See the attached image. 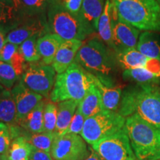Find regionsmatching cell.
Returning <instances> with one entry per match:
<instances>
[{
	"mask_svg": "<svg viewBox=\"0 0 160 160\" xmlns=\"http://www.w3.org/2000/svg\"><path fill=\"white\" fill-rule=\"evenodd\" d=\"M12 141L13 137L10 126L0 122V157L7 155Z\"/></svg>",
	"mask_w": 160,
	"mask_h": 160,
	"instance_id": "32",
	"label": "cell"
},
{
	"mask_svg": "<svg viewBox=\"0 0 160 160\" xmlns=\"http://www.w3.org/2000/svg\"><path fill=\"white\" fill-rule=\"evenodd\" d=\"M0 160H9L8 158L7 155H4V156H2V157H0Z\"/></svg>",
	"mask_w": 160,
	"mask_h": 160,
	"instance_id": "41",
	"label": "cell"
},
{
	"mask_svg": "<svg viewBox=\"0 0 160 160\" xmlns=\"http://www.w3.org/2000/svg\"><path fill=\"white\" fill-rule=\"evenodd\" d=\"M82 44L83 42L79 40L63 41L51 65L57 74L65 72L72 64L75 62L78 51Z\"/></svg>",
	"mask_w": 160,
	"mask_h": 160,
	"instance_id": "14",
	"label": "cell"
},
{
	"mask_svg": "<svg viewBox=\"0 0 160 160\" xmlns=\"http://www.w3.org/2000/svg\"><path fill=\"white\" fill-rule=\"evenodd\" d=\"M94 82L101 95L103 109L106 111L117 112L122 94L121 88L114 85H105L95 76Z\"/></svg>",
	"mask_w": 160,
	"mask_h": 160,
	"instance_id": "17",
	"label": "cell"
},
{
	"mask_svg": "<svg viewBox=\"0 0 160 160\" xmlns=\"http://www.w3.org/2000/svg\"><path fill=\"white\" fill-rule=\"evenodd\" d=\"M0 61L10 64L19 77L22 76L27 69L25 60L19 51V45L14 44L6 42L0 51Z\"/></svg>",
	"mask_w": 160,
	"mask_h": 160,
	"instance_id": "20",
	"label": "cell"
},
{
	"mask_svg": "<svg viewBox=\"0 0 160 160\" xmlns=\"http://www.w3.org/2000/svg\"><path fill=\"white\" fill-rule=\"evenodd\" d=\"M116 57L118 65L125 71L144 68L160 76V60L146 57L136 48L118 51Z\"/></svg>",
	"mask_w": 160,
	"mask_h": 160,
	"instance_id": "11",
	"label": "cell"
},
{
	"mask_svg": "<svg viewBox=\"0 0 160 160\" xmlns=\"http://www.w3.org/2000/svg\"><path fill=\"white\" fill-rule=\"evenodd\" d=\"M17 12L13 6L0 0V27L12 21Z\"/></svg>",
	"mask_w": 160,
	"mask_h": 160,
	"instance_id": "35",
	"label": "cell"
},
{
	"mask_svg": "<svg viewBox=\"0 0 160 160\" xmlns=\"http://www.w3.org/2000/svg\"><path fill=\"white\" fill-rule=\"evenodd\" d=\"M64 40L54 33H47L38 39L37 48L41 56V64L51 65Z\"/></svg>",
	"mask_w": 160,
	"mask_h": 160,
	"instance_id": "16",
	"label": "cell"
},
{
	"mask_svg": "<svg viewBox=\"0 0 160 160\" xmlns=\"http://www.w3.org/2000/svg\"><path fill=\"white\" fill-rule=\"evenodd\" d=\"M125 129L137 160L160 159V128L134 113L125 119Z\"/></svg>",
	"mask_w": 160,
	"mask_h": 160,
	"instance_id": "4",
	"label": "cell"
},
{
	"mask_svg": "<svg viewBox=\"0 0 160 160\" xmlns=\"http://www.w3.org/2000/svg\"><path fill=\"white\" fill-rule=\"evenodd\" d=\"M34 148L24 137L13 139L7 153L9 160H29Z\"/></svg>",
	"mask_w": 160,
	"mask_h": 160,
	"instance_id": "26",
	"label": "cell"
},
{
	"mask_svg": "<svg viewBox=\"0 0 160 160\" xmlns=\"http://www.w3.org/2000/svg\"><path fill=\"white\" fill-rule=\"evenodd\" d=\"M105 160H137L125 127L91 145Z\"/></svg>",
	"mask_w": 160,
	"mask_h": 160,
	"instance_id": "8",
	"label": "cell"
},
{
	"mask_svg": "<svg viewBox=\"0 0 160 160\" xmlns=\"http://www.w3.org/2000/svg\"><path fill=\"white\" fill-rule=\"evenodd\" d=\"M45 25L41 20L35 19L28 22L20 27L16 28L8 33L6 42L17 45H20L24 42L37 34H43Z\"/></svg>",
	"mask_w": 160,
	"mask_h": 160,
	"instance_id": "15",
	"label": "cell"
},
{
	"mask_svg": "<svg viewBox=\"0 0 160 160\" xmlns=\"http://www.w3.org/2000/svg\"><path fill=\"white\" fill-rule=\"evenodd\" d=\"M29 160H53L51 153L33 148Z\"/></svg>",
	"mask_w": 160,
	"mask_h": 160,
	"instance_id": "37",
	"label": "cell"
},
{
	"mask_svg": "<svg viewBox=\"0 0 160 160\" xmlns=\"http://www.w3.org/2000/svg\"><path fill=\"white\" fill-rule=\"evenodd\" d=\"M122 75L125 79L133 80L138 84H155L160 79V76L144 68L125 70Z\"/></svg>",
	"mask_w": 160,
	"mask_h": 160,
	"instance_id": "28",
	"label": "cell"
},
{
	"mask_svg": "<svg viewBox=\"0 0 160 160\" xmlns=\"http://www.w3.org/2000/svg\"><path fill=\"white\" fill-rule=\"evenodd\" d=\"M19 78L15 70L10 64L0 61V84L5 89L13 88Z\"/></svg>",
	"mask_w": 160,
	"mask_h": 160,
	"instance_id": "30",
	"label": "cell"
},
{
	"mask_svg": "<svg viewBox=\"0 0 160 160\" xmlns=\"http://www.w3.org/2000/svg\"><path fill=\"white\" fill-rule=\"evenodd\" d=\"M113 43L115 53L128 48H134L140 31L117 17L113 7Z\"/></svg>",
	"mask_w": 160,
	"mask_h": 160,
	"instance_id": "12",
	"label": "cell"
},
{
	"mask_svg": "<svg viewBox=\"0 0 160 160\" xmlns=\"http://www.w3.org/2000/svg\"><path fill=\"white\" fill-rule=\"evenodd\" d=\"M44 132H55L57 122V105L54 102H48L45 105L43 112Z\"/></svg>",
	"mask_w": 160,
	"mask_h": 160,
	"instance_id": "31",
	"label": "cell"
},
{
	"mask_svg": "<svg viewBox=\"0 0 160 160\" xmlns=\"http://www.w3.org/2000/svg\"><path fill=\"white\" fill-rule=\"evenodd\" d=\"M113 4L111 0H105L102 13L99 19L97 32L99 39L110 48H113Z\"/></svg>",
	"mask_w": 160,
	"mask_h": 160,
	"instance_id": "18",
	"label": "cell"
},
{
	"mask_svg": "<svg viewBox=\"0 0 160 160\" xmlns=\"http://www.w3.org/2000/svg\"><path fill=\"white\" fill-rule=\"evenodd\" d=\"M85 117H84L82 113L78 107L75 112V114L71 120V122L68 128L64 134H65V133H73V134L81 135L84 125H85Z\"/></svg>",
	"mask_w": 160,
	"mask_h": 160,
	"instance_id": "34",
	"label": "cell"
},
{
	"mask_svg": "<svg viewBox=\"0 0 160 160\" xmlns=\"http://www.w3.org/2000/svg\"><path fill=\"white\" fill-rule=\"evenodd\" d=\"M117 112L125 118L137 113L160 128V88L155 84H138L125 90Z\"/></svg>",
	"mask_w": 160,
	"mask_h": 160,
	"instance_id": "1",
	"label": "cell"
},
{
	"mask_svg": "<svg viewBox=\"0 0 160 160\" xmlns=\"http://www.w3.org/2000/svg\"><path fill=\"white\" fill-rule=\"evenodd\" d=\"M78 107L85 119L93 117L103 111L101 95L95 83L91 86L85 97L79 102Z\"/></svg>",
	"mask_w": 160,
	"mask_h": 160,
	"instance_id": "21",
	"label": "cell"
},
{
	"mask_svg": "<svg viewBox=\"0 0 160 160\" xmlns=\"http://www.w3.org/2000/svg\"><path fill=\"white\" fill-rule=\"evenodd\" d=\"M75 62L105 85H113L112 77L118 64L117 57L100 39L83 41Z\"/></svg>",
	"mask_w": 160,
	"mask_h": 160,
	"instance_id": "2",
	"label": "cell"
},
{
	"mask_svg": "<svg viewBox=\"0 0 160 160\" xmlns=\"http://www.w3.org/2000/svg\"><path fill=\"white\" fill-rule=\"evenodd\" d=\"M125 119L117 111L103 110L85 119L82 137L88 144L93 145L103 138L122 129L125 127Z\"/></svg>",
	"mask_w": 160,
	"mask_h": 160,
	"instance_id": "7",
	"label": "cell"
},
{
	"mask_svg": "<svg viewBox=\"0 0 160 160\" xmlns=\"http://www.w3.org/2000/svg\"><path fill=\"white\" fill-rule=\"evenodd\" d=\"M45 102H40L39 105L31 111L19 123V126L28 133H39L44 132L43 112Z\"/></svg>",
	"mask_w": 160,
	"mask_h": 160,
	"instance_id": "25",
	"label": "cell"
},
{
	"mask_svg": "<svg viewBox=\"0 0 160 160\" xmlns=\"http://www.w3.org/2000/svg\"><path fill=\"white\" fill-rule=\"evenodd\" d=\"M48 25L53 32L64 41H84L94 32L80 14H73L65 9L59 0H53L48 7Z\"/></svg>",
	"mask_w": 160,
	"mask_h": 160,
	"instance_id": "6",
	"label": "cell"
},
{
	"mask_svg": "<svg viewBox=\"0 0 160 160\" xmlns=\"http://www.w3.org/2000/svg\"><path fill=\"white\" fill-rule=\"evenodd\" d=\"M105 0H83L80 16L97 31L99 19L102 13Z\"/></svg>",
	"mask_w": 160,
	"mask_h": 160,
	"instance_id": "24",
	"label": "cell"
},
{
	"mask_svg": "<svg viewBox=\"0 0 160 160\" xmlns=\"http://www.w3.org/2000/svg\"><path fill=\"white\" fill-rule=\"evenodd\" d=\"M157 1H158V2H159L160 3V0H157Z\"/></svg>",
	"mask_w": 160,
	"mask_h": 160,
	"instance_id": "43",
	"label": "cell"
},
{
	"mask_svg": "<svg viewBox=\"0 0 160 160\" xmlns=\"http://www.w3.org/2000/svg\"><path fill=\"white\" fill-rule=\"evenodd\" d=\"M88 151L81 135L65 133L56 134L51 153L53 160H84Z\"/></svg>",
	"mask_w": 160,
	"mask_h": 160,
	"instance_id": "10",
	"label": "cell"
},
{
	"mask_svg": "<svg viewBox=\"0 0 160 160\" xmlns=\"http://www.w3.org/2000/svg\"><path fill=\"white\" fill-rule=\"evenodd\" d=\"M6 37L5 32L3 31L2 29H0V51L3 48V47L6 44Z\"/></svg>",
	"mask_w": 160,
	"mask_h": 160,
	"instance_id": "40",
	"label": "cell"
},
{
	"mask_svg": "<svg viewBox=\"0 0 160 160\" xmlns=\"http://www.w3.org/2000/svg\"><path fill=\"white\" fill-rule=\"evenodd\" d=\"M1 1H3L5 2L12 5L17 11L22 8L21 0H1Z\"/></svg>",
	"mask_w": 160,
	"mask_h": 160,
	"instance_id": "39",
	"label": "cell"
},
{
	"mask_svg": "<svg viewBox=\"0 0 160 160\" xmlns=\"http://www.w3.org/2000/svg\"><path fill=\"white\" fill-rule=\"evenodd\" d=\"M42 34H37L30 38L19 45V51L27 62H36L41 59L37 48V41Z\"/></svg>",
	"mask_w": 160,
	"mask_h": 160,
	"instance_id": "29",
	"label": "cell"
},
{
	"mask_svg": "<svg viewBox=\"0 0 160 160\" xmlns=\"http://www.w3.org/2000/svg\"><path fill=\"white\" fill-rule=\"evenodd\" d=\"M5 88H4L3 86L1 84H0V94H1V93H2V91H3L4 90H5Z\"/></svg>",
	"mask_w": 160,
	"mask_h": 160,
	"instance_id": "42",
	"label": "cell"
},
{
	"mask_svg": "<svg viewBox=\"0 0 160 160\" xmlns=\"http://www.w3.org/2000/svg\"><path fill=\"white\" fill-rule=\"evenodd\" d=\"M119 19L139 31H160V3L157 0H111Z\"/></svg>",
	"mask_w": 160,
	"mask_h": 160,
	"instance_id": "3",
	"label": "cell"
},
{
	"mask_svg": "<svg viewBox=\"0 0 160 160\" xmlns=\"http://www.w3.org/2000/svg\"><path fill=\"white\" fill-rule=\"evenodd\" d=\"M33 148L40 151L51 153L52 145L56 137L55 132H42L39 133H31L25 131L23 136Z\"/></svg>",
	"mask_w": 160,
	"mask_h": 160,
	"instance_id": "27",
	"label": "cell"
},
{
	"mask_svg": "<svg viewBox=\"0 0 160 160\" xmlns=\"http://www.w3.org/2000/svg\"><path fill=\"white\" fill-rule=\"evenodd\" d=\"M136 48L146 57L160 60V41L154 32L143 31Z\"/></svg>",
	"mask_w": 160,
	"mask_h": 160,
	"instance_id": "23",
	"label": "cell"
},
{
	"mask_svg": "<svg viewBox=\"0 0 160 160\" xmlns=\"http://www.w3.org/2000/svg\"><path fill=\"white\" fill-rule=\"evenodd\" d=\"M0 122L9 126L18 125L17 106L11 90L5 89L0 94Z\"/></svg>",
	"mask_w": 160,
	"mask_h": 160,
	"instance_id": "22",
	"label": "cell"
},
{
	"mask_svg": "<svg viewBox=\"0 0 160 160\" xmlns=\"http://www.w3.org/2000/svg\"><path fill=\"white\" fill-rule=\"evenodd\" d=\"M79 103V102L75 100H67L58 103L56 134L62 135L65 133L75 114Z\"/></svg>",
	"mask_w": 160,
	"mask_h": 160,
	"instance_id": "19",
	"label": "cell"
},
{
	"mask_svg": "<svg viewBox=\"0 0 160 160\" xmlns=\"http://www.w3.org/2000/svg\"><path fill=\"white\" fill-rule=\"evenodd\" d=\"M83 0H62V4L65 9L73 13V14L79 15L81 11L82 5Z\"/></svg>",
	"mask_w": 160,
	"mask_h": 160,
	"instance_id": "36",
	"label": "cell"
},
{
	"mask_svg": "<svg viewBox=\"0 0 160 160\" xmlns=\"http://www.w3.org/2000/svg\"><path fill=\"white\" fill-rule=\"evenodd\" d=\"M53 0H21L22 6L28 13L35 14L48 8Z\"/></svg>",
	"mask_w": 160,
	"mask_h": 160,
	"instance_id": "33",
	"label": "cell"
},
{
	"mask_svg": "<svg viewBox=\"0 0 160 160\" xmlns=\"http://www.w3.org/2000/svg\"><path fill=\"white\" fill-rule=\"evenodd\" d=\"M89 151L88 154L84 160H105L99 154H98L97 152L93 151L91 147L88 148Z\"/></svg>",
	"mask_w": 160,
	"mask_h": 160,
	"instance_id": "38",
	"label": "cell"
},
{
	"mask_svg": "<svg viewBox=\"0 0 160 160\" xmlns=\"http://www.w3.org/2000/svg\"><path fill=\"white\" fill-rule=\"evenodd\" d=\"M11 93L17 106V125H19L20 122L42 101L43 97L30 90L22 79L18 81L11 89Z\"/></svg>",
	"mask_w": 160,
	"mask_h": 160,
	"instance_id": "13",
	"label": "cell"
},
{
	"mask_svg": "<svg viewBox=\"0 0 160 160\" xmlns=\"http://www.w3.org/2000/svg\"><path fill=\"white\" fill-rule=\"evenodd\" d=\"M57 72L52 65L31 63L22 76L30 90L43 97H49L55 84Z\"/></svg>",
	"mask_w": 160,
	"mask_h": 160,
	"instance_id": "9",
	"label": "cell"
},
{
	"mask_svg": "<svg viewBox=\"0 0 160 160\" xmlns=\"http://www.w3.org/2000/svg\"><path fill=\"white\" fill-rule=\"evenodd\" d=\"M94 83V76L75 62L65 72L57 75L50 99L54 103L67 100L80 102Z\"/></svg>",
	"mask_w": 160,
	"mask_h": 160,
	"instance_id": "5",
	"label": "cell"
}]
</instances>
